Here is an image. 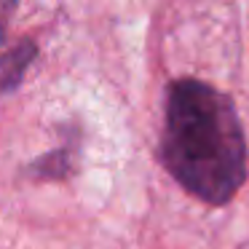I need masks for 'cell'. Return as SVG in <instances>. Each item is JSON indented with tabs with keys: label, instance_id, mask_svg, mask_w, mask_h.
Returning a JSON list of instances; mask_svg holds the SVG:
<instances>
[{
	"label": "cell",
	"instance_id": "2",
	"mask_svg": "<svg viewBox=\"0 0 249 249\" xmlns=\"http://www.w3.org/2000/svg\"><path fill=\"white\" fill-rule=\"evenodd\" d=\"M35 43L33 40H22L17 49H11L8 54H0V94H8L11 89H17L24 78V70L30 67V62L35 59Z\"/></svg>",
	"mask_w": 249,
	"mask_h": 249
},
{
	"label": "cell",
	"instance_id": "1",
	"mask_svg": "<svg viewBox=\"0 0 249 249\" xmlns=\"http://www.w3.org/2000/svg\"><path fill=\"white\" fill-rule=\"evenodd\" d=\"M161 161L190 196L225 204L247 179V142L231 97L196 78L169 86Z\"/></svg>",
	"mask_w": 249,
	"mask_h": 249
},
{
	"label": "cell",
	"instance_id": "3",
	"mask_svg": "<svg viewBox=\"0 0 249 249\" xmlns=\"http://www.w3.org/2000/svg\"><path fill=\"white\" fill-rule=\"evenodd\" d=\"M14 6H17V0H0V40H3V27H6V19L11 17Z\"/></svg>",
	"mask_w": 249,
	"mask_h": 249
}]
</instances>
